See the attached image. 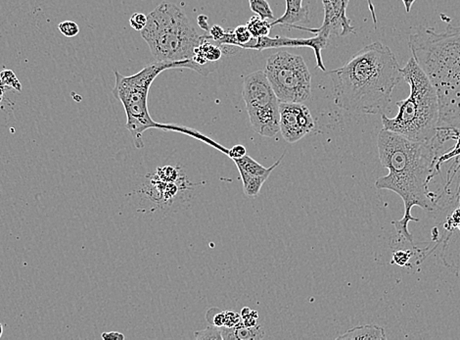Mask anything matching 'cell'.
Listing matches in <instances>:
<instances>
[{
  "mask_svg": "<svg viewBox=\"0 0 460 340\" xmlns=\"http://www.w3.org/2000/svg\"><path fill=\"white\" fill-rule=\"evenodd\" d=\"M441 146L438 142L409 141L385 129L378 134V154L380 162L389 170V174L377 179L375 186L380 191H394L403 199L404 217L393 222V226L404 241H414L409 231V223L419 222V219L412 217V208L419 206L431 212L437 207L428 184L434 173Z\"/></svg>",
  "mask_w": 460,
  "mask_h": 340,
  "instance_id": "cell-1",
  "label": "cell"
},
{
  "mask_svg": "<svg viewBox=\"0 0 460 340\" xmlns=\"http://www.w3.org/2000/svg\"><path fill=\"white\" fill-rule=\"evenodd\" d=\"M329 75L335 104L359 115L383 114L403 79L395 54L379 41L367 44Z\"/></svg>",
  "mask_w": 460,
  "mask_h": 340,
  "instance_id": "cell-2",
  "label": "cell"
},
{
  "mask_svg": "<svg viewBox=\"0 0 460 340\" xmlns=\"http://www.w3.org/2000/svg\"><path fill=\"white\" fill-rule=\"evenodd\" d=\"M412 57L422 68L437 91L441 144L460 131V28L438 33L419 27L409 36Z\"/></svg>",
  "mask_w": 460,
  "mask_h": 340,
  "instance_id": "cell-3",
  "label": "cell"
},
{
  "mask_svg": "<svg viewBox=\"0 0 460 340\" xmlns=\"http://www.w3.org/2000/svg\"><path fill=\"white\" fill-rule=\"evenodd\" d=\"M184 68L195 71L200 75L208 76L211 69L209 66H200L193 60H185L181 62H157L145 66L144 69L132 76L121 75L115 71L116 83L112 94L116 99L120 100L126 115V129L131 133L134 139V146L137 149L144 147V134L149 129L157 130L176 131L187 134L199 139L201 141L207 142L209 146L215 147L219 151L229 155V150L226 147L219 146L216 142L208 139L204 134L192 129L185 126L171 125V124H160L153 120L148 110V94L151 88L153 81L164 71Z\"/></svg>",
  "mask_w": 460,
  "mask_h": 340,
  "instance_id": "cell-4",
  "label": "cell"
},
{
  "mask_svg": "<svg viewBox=\"0 0 460 340\" xmlns=\"http://www.w3.org/2000/svg\"><path fill=\"white\" fill-rule=\"evenodd\" d=\"M401 73L411 94L408 99L396 102L399 111L395 117L381 114L383 129L409 141L441 144L437 139L440 108L434 86L414 57L401 68Z\"/></svg>",
  "mask_w": 460,
  "mask_h": 340,
  "instance_id": "cell-5",
  "label": "cell"
},
{
  "mask_svg": "<svg viewBox=\"0 0 460 340\" xmlns=\"http://www.w3.org/2000/svg\"><path fill=\"white\" fill-rule=\"evenodd\" d=\"M155 61L181 62L192 60L195 49L210 35H201L178 5L164 1L147 15L140 31Z\"/></svg>",
  "mask_w": 460,
  "mask_h": 340,
  "instance_id": "cell-6",
  "label": "cell"
},
{
  "mask_svg": "<svg viewBox=\"0 0 460 340\" xmlns=\"http://www.w3.org/2000/svg\"><path fill=\"white\" fill-rule=\"evenodd\" d=\"M264 74L280 102L305 104L311 99V75L300 55L279 51L266 60Z\"/></svg>",
  "mask_w": 460,
  "mask_h": 340,
  "instance_id": "cell-7",
  "label": "cell"
},
{
  "mask_svg": "<svg viewBox=\"0 0 460 340\" xmlns=\"http://www.w3.org/2000/svg\"><path fill=\"white\" fill-rule=\"evenodd\" d=\"M242 96L253 130L266 138L276 136L280 131V101L264 71H256L246 76Z\"/></svg>",
  "mask_w": 460,
  "mask_h": 340,
  "instance_id": "cell-8",
  "label": "cell"
},
{
  "mask_svg": "<svg viewBox=\"0 0 460 340\" xmlns=\"http://www.w3.org/2000/svg\"><path fill=\"white\" fill-rule=\"evenodd\" d=\"M314 126L316 122L306 105L280 102L279 130L285 141L296 144L311 133Z\"/></svg>",
  "mask_w": 460,
  "mask_h": 340,
  "instance_id": "cell-9",
  "label": "cell"
},
{
  "mask_svg": "<svg viewBox=\"0 0 460 340\" xmlns=\"http://www.w3.org/2000/svg\"><path fill=\"white\" fill-rule=\"evenodd\" d=\"M350 0H322L324 8V19L321 27L317 29L316 34H321L325 38L333 36H347L356 34V29L351 26V20L347 16V9ZM369 11L375 28H377V17L372 0H367Z\"/></svg>",
  "mask_w": 460,
  "mask_h": 340,
  "instance_id": "cell-10",
  "label": "cell"
},
{
  "mask_svg": "<svg viewBox=\"0 0 460 340\" xmlns=\"http://www.w3.org/2000/svg\"><path fill=\"white\" fill-rule=\"evenodd\" d=\"M329 39L325 38L321 34H316V36L309 39H290L281 38H269V36H261L252 39L249 44H246L243 49H255L266 50L272 49H281V47H309L314 51L316 55L317 68L322 71H326V68L322 61L321 51L329 44Z\"/></svg>",
  "mask_w": 460,
  "mask_h": 340,
  "instance_id": "cell-11",
  "label": "cell"
},
{
  "mask_svg": "<svg viewBox=\"0 0 460 340\" xmlns=\"http://www.w3.org/2000/svg\"><path fill=\"white\" fill-rule=\"evenodd\" d=\"M309 21V7L303 6V0H286V10L279 19L272 21L271 26L294 29L299 23Z\"/></svg>",
  "mask_w": 460,
  "mask_h": 340,
  "instance_id": "cell-12",
  "label": "cell"
},
{
  "mask_svg": "<svg viewBox=\"0 0 460 340\" xmlns=\"http://www.w3.org/2000/svg\"><path fill=\"white\" fill-rule=\"evenodd\" d=\"M284 156L285 153H283L280 159L269 168L264 167V166H261L260 163L254 160L253 158L248 156L247 154L241 158L234 159V161L235 165H236L238 171H239L240 178L241 179L250 178V176H266V178H269V176H271L272 171H274L276 167H279L280 162H281V160Z\"/></svg>",
  "mask_w": 460,
  "mask_h": 340,
  "instance_id": "cell-13",
  "label": "cell"
},
{
  "mask_svg": "<svg viewBox=\"0 0 460 340\" xmlns=\"http://www.w3.org/2000/svg\"><path fill=\"white\" fill-rule=\"evenodd\" d=\"M224 340H249L261 339L264 337V329L260 325L247 326L243 325L242 321L232 328H221Z\"/></svg>",
  "mask_w": 460,
  "mask_h": 340,
  "instance_id": "cell-14",
  "label": "cell"
},
{
  "mask_svg": "<svg viewBox=\"0 0 460 340\" xmlns=\"http://www.w3.org/2000/svg\"><path fill=\"white\" fill-rule=\"evenodd\" d=\"M386 339L387 337L384 329L374 325L356 326L337 337L338 340H385Z\"/></svg>",
  "mask_w": 460,
  "mask_h": 340,
  "instance_id": "cell-15",
  "label": "cell"
},
{
  "mask_svg": "<svg viewBox=\"0 0 460 340\" xmlns=\"http://www.w3.org/2000/svg\"><path fill=\"white\" fill-rule=\"evenodd\" d=\"M211 39H206L195 49L193 61L196 64L209 66L210 63L219 61L223 56L224 50L216 44H211Z\"/></svg>",
  "mask_w": 460,
  "mask_h": 340,
  "instance_id": "cell-16",
  "label": "cell"
},
{
  "mask_svg": "<svg viewBox=\"0 0 460 340\" xmlns=\"http://www.w3.org/2000/svg\"><path fill=\"white\" fill-rule=\"evenodd\" d=\"M246 26L249 29L254 39L269 36L272 27L271 23H269L268 20L261 19L259 16L251 17Z\"/></svg>",
  "mask_w": 460,
  "mask_h": 340,
  "instance_id": "cell-17",
  "label": "cell"
},
{
  "mask_svg": "<svg viewBox=\"0 0 460 340\" xmlns=\"http://www.w3.org/2000/svg\"><path fill=\"white\" fill-rule=\"evenodd\" d=\"M251 10L264 20L274 19V11L266 0H249Z\"/></svg>",
  "mask_w": 460,
  "mask_h": 340,
  "instance_id": "cell-18",
  "label": "cell"
},
{
  "mask_svg": "<svg viewBox=\"0 0 460 340\" xmlns=\"http://www.w3.org/2000/svg\"><path fill=\"white\" fill-rule=\"evenodd\" d=\"M194 337L197 340H221L223 339V336H221V328L218 326L211 325L208 326L207 329H202V331H196L194 334Z\"/></svg>",
  "mask_w": 460,
  "mask_h": 340,
  "instance_id": "cell-19",
  "label": "cell"
},
{
  "mask_svg": "<svg viewBox=\"0 0 460 340\" xmlns=\"http://www.w3.org/2000/svg\"><path fill=\"white\" fill-rule=\"evenodd\" d=\"M60 33L66 38H74L78 36L79 33V27L78 24L73 22V21H64L58 25Z\"/></svg>",
  "mask_w": 460,
  "mask_h": 340,
  "instance_id": "cell-20",
  "label": "cell"
},
{
  "mask_svg": "<svg viewBox=\"0 0 460 340\" xmlns=\"http://www.w3.org/2000/svg\"><path fill=\"white\" fill-rule=\"evenodd\" d=\"M206 319L211 325L218 328H223L224 326V312H221L218 308H211L206 314Z\"/></svg>",
  "mask_w": 460,
  "mask_h": 340,
  "instance_id": "cell-21",
  "label": "cell"
},
{
  "mask_svg": "<svg viewBox=\"0 0 460 340\" xmlns=\"http://www.w3.org/2000/svg\"><path fill=\"white\" fill-rule=\"evenodd\" d=\"M129 24L134 30L141 31L146 26L147 16L144 13H134L129 19Z\"/></svg>",
  "mask_w": 460,
  "mask_h": 340,
  "instance_id": "cell-22",
  "label": "cell"
},
{
  "mask_svg": "<svg viewBox=\"0 0 460 340\" xmlns=\"http://www.w3.org/2000/svg\"><path fill=\"white\" fill-rule=\"evenodd\" d=\"M241 317L238 314L226 311L224 312V326L226 328H232L241 321Z\"/></svg>",
  "mask_w": 460,
  "mask_h": 340,
  "instance_id": "cell-23",
  "label": "cell"
},
{
  "mask_svg": "<svg viewBox=\"0 0 460 340\" xmlns=\"http://www.w3.org/2000/svg\"><path fill=\"white\" fill-rule=\"evenodd\" d=\"M411 256V253L409 251H398L394 254L392 262L400 266H404L406 262H409Z\"/></svg>",
  "mask_w": 460,
  "mask_h": 340,
  "instance_id": "cell-24",
  "label": "cell"
},
{
  "mask_svg": "<svg viewBox=\"0 0 460 340\" xmlns=\"http://www.w3.org/2000/svg\"><path fill=\"white\" fill-rule=\"evenodd\" d=\"M246 152H247V150H246L244 146H241V144H237V146H234L229 150V156L232 160L237 159V158L245 156Z\"/></svg>",
  "mask_w": 460,
  "mask_h": 340,
  "instance_id": "cell-25",
  "label": "cell"
},
{
  "mask_svg": "<svg viewBox=\"0 0 460 340\" xmlns=\"http://www.w3.org/2000/svg\"><path fill=\"white\" fill-rule=\"evenodd\" d=\"M209 31H210L211 39L215 42H218L226 34V31L219 25L213 26Z\"/></svg>",
  "mask_w": 460,
  "mask_h": 340,
  "instance_id": "cell-26",
  "label": "cell"
},
{
  "mask_svg": "<svg viewBox=\"0 0 460 340\" xmlns=\"http://www.w3.org/2000/svg\"><path fill=\"white\" fill-rule=\"evenodd\" d=\"M102 339L104 340H124L125 336L123 334L118 333V331H110V333H103Z\"/></svg>",
  "mask_w": 460,
  "mask_h": 340,
  "instance_id": "cell-27",
  "label": "cell"
},
{
  "mask_svg": "<svg viewBox=\"0 0 460 340\" xmlns=\"http://www.w3.org/2000/svg\"><path fill=\"white\" fill-rule=\"evenodd\" d=\"M197 21H198V25H199V27L202 29V30H204L206 31H208L209 30H210V29H209L207 16L206 15L198 16Z\"/></svg>",
  "mask_w": 460,
  "mask_h": 340,
  "instance_id": "cell-28",
  "label": "cell"
},
{
  "mask_svg": "<svg viewBox=\"0 0 460 340\" xmlns=\"http://www.w3.org/2000/svg\"><path fill=\"white\" fill-rule=\"evenodd\" d=\"M401 1H403L404 7H406V12L409 13L411 12L412 5H414L416 0H401Z\"/></svg>",
  "mask_w": 460,
  "mask_h": 340,
  "instance_id": "cell-29",
  "label": "cell"
},
{
  "mask_svg": "<svg viewBox=\"0 0 460 340\" xmlns=\"http://www.w3.org/2000/svg\"><path fill=\"white\" fill-rule=\"evenodd\" d=\"M2 334H4V326H2V324H0V339H1Z\"/></svg>",
  "mask_w": 460,
  "mask_h": 340,
  "instance_id": "cell-30",
  "label": "cell"
}]
</instances>
